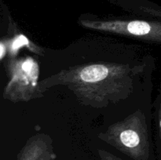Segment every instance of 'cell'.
I'll use <instances>...</instances> for the list:
<instances>
[{
  "instance_id": "obj_3",
  "label": "cell",
  "mask_w": 161,
  "mask_h": 160,
  "mask_svg": "<svg viewBox=\"0 0 161 160\" xmlns=\"http://www.w3.org/2000/svg\"><path fill=\"white\" fill-rule=\"evenodd\" d=\"M50 152L42 148H28L23 152L18 160H53Z\"/></svg>"
},
{
  "instance_id": "obj_7",
  "label": "cell",
  "mask_w": 161,
  "mask_h": 160,
  "mask_svg": "<svg viewBox=\"0 0 161 160\" xmlns=\"http://www.w3.org/2000/svg\"><path fill=\"white\" fill-rule=\"evenodd\" d=\"M160 130H161V115H160Z\"/></svg>"
},
{
  "instance_id": "obj_5",
  "label": "cell",
  "mask_w": 161,
  "mask_h": 160,
  "mask_svg": "<svg viewBox=\"0 0 161 160\" xmlns=\"http://www.w3.org/2000/svg\"><path fill=\"white\" fill-rule=\"evenodd\" d=\"M102 160H120L109 154H102Z\"/></svg>"
},
{
  "instance_id": "obj_4",
  "label": "cell",
  "mask_w": 161,
  "mask_h": 160,
  "mask_svg": "<svg viewBox=\"0 0 161 160\" xmlns=\"http://www.w3.org/2000/svg\"><path fill=\"white\" fill-rule=\"evenodd\" d=\"M121 143L124 147L133 149L138 147L140 144L139 135L135 131L131 130H124L119 136Z\"/></svg>"
},
{
  "instance_id": "obj_2",
  "label": "cell",
  "mask_w": 161,
  "mask_h": 160,
  "mask_svg": "<svg viewBox=\"0 0 161 160\" xmlns=\"http://www.w3.org/2000/svg\"><path fill=\"white\" fill-rule=\"evenodd\" d=\"M108 70L103 65H91L83 68L80 72V78L86 83L101 81L107 77Z\"/></svg>"
},
{
  "instance_id": "obj_6",
  "label": "cell",
  "mask_w": 161,
  "mask_h": 160,
  "mask_svg": "<svg viewBox=\"0 0 161 160\" xmlns=\"http://www.w3.org/2000/svg\"><path fill=\"white\" fill-rule=\"evenodd\" d=\"M156 13H157V14H158V15H160L161 17V10H159V11H156Z\"/></svg>"
},
{
  "instance_id": "obj_1",
  "label": "cell",
  "mask_w": 161,
  "mask_h": 160,
  "mask_svg": "<svg viewBox=\"0 0 161 160\" xmlns=\"http://www.w3.org/2000/svg\"><path fill=\"white\" fill-rule=\"evenodd\" d=\"M87 27L102 31L132 35L137 36H147L153 40L161 42V23H149L143 20L132 21H108L84 24Z\"/></svg>"
}]
</instances>
